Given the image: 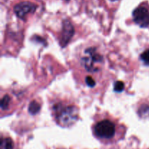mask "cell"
<instances>
[{"label":"cell","mask_w":149,"mask_h":149,"mask_svg":"<svg viewBox=\"0 0 149 149\" xmlns=\"http://www.w3.org/2000/svg\"><path fill=\"white\" fill-rule=\"evenodd\" d=\"M58 122L65 127L71 126L77 119V110L73 106L58 107L55 109Z\"/></svg>","instance_id":"6da1fadb"},{"label":"cell","mask_w":149,"mask_h":149,"mask_svg":"<svg viewBox=\"0 0 149 149\" xmlns=\"http://www.w3.org/2000/svg\"><path fill=\"white\" fill-rule=\"evenodd\" d=\"M116 128L114 124L109 120L99 122L95 127V133L97 137L106 139H110L115 135Z\"/></svg>","instance_id":"7a4b0ae2"},{"label":"cell","mask_w":149,"mask_h":149,"mask_svg":"<svg viewBox=\"0 0 149 149\" xmlns=\"http://www.w3.org/2000/svg\"><path fill=\"white\" fill-rule=\"evenodd\" d=\"M133 20L136 24L142 28L149 26V12L146 7H138L132 13Z\"/></svg>","instance_id":"3957f363"},{"label":"cell","mask_w":149,"mask_h":149,"mask_svg":"<svg viewBox=\"0 0 149 149\" xmlns=\"http://www.w3.org/2000/svg\"><path fill=\"white\" fill-rule=\"evenodd\" d=\"M36 6L30 1H22L16 4L14 7V12L19 18H25L29 13H33L36 10Z\"/></svg>","instance_id":"277c9868"},{"label":"cell","mask_w":149,"mask_h":149,"mask_svg":"<svg viewBox=\"0 0 149 149\" xmlns=\"http://www.w3.org/2000/svg\"><path fill=\"white\" fill-rule=\"evenodd\" d=\"M74 33V29L71 23L68 20H65L63 23V30L61 33V45L62 47H65L70 39H71Z\"/></svg>","instance_id":"5b68a950"},{"label":"cell","mask_w":149,"mask_h":149,"mask_svg":"<svg viewBox=\"0 0 149 149\" xmlns=\"http://www.w3.org/2000/svg\"><path fill=\"white\" fill-rule=\"evenodd\" d=\"M86 53L88 54V57H86L87 58L84 61V65H85L86 68L88 69L89 71H90V69H93V63L100 61V55H97L94 51V49H93V48L87 49Z\"/></svg>","instance_id":"8992f818"},{"label":"cell","mask_w":149,"mask_h":149,"mask_svg":"<svg viewBox=\"0 0 149 149\" xmlns=\"http://www.w3.org/2000/svg\"><path fill=\"white\" fill-rule=\"evenodd\" d=\"M0 149H13L14 143L11 138H3L1 141Z\"/></svg>","instance_id":"52a82bcc"},{"label":"cell","mask_w":149,"mask_h":149,"mask_svg":"<svg viewBox=\"0 0 149 149\" xmlns=\"http://www.w3.org/2000/svg\"><path fill=\"white\" fill-rule=\"evenodd\" d=\"M40 105L39 103H38L36 101H32L31 103L29 104V111L30 112L31 114H36L40 110Z\"/></svg>","instance_id":"ba28073f"},{"label":"cell","mask_w":149,"mask_h":149,"mask_svg":"<svg viewBox=\"0 0 149 149\" xmlns=\"http://www.w3.org/2000/svg\"><path fill=\"white\" fill-rule=\"evenodd\" d=\"M124 88H125V84L122 81H118L114 83V87H113L114 91L117 92V93H120V92L123 91Z\"/></svg>","instance_id":"9c48e42d"},{"label":"cell","mask_w":149,"mask_h":149,"mask_svg":"<svg viewBox=\"0 0 149 149\" xmlns=\"http://www.w3.org/2000/svg\"><path fill=\"white\" fill-rule=\"evenodd\" d=\"M10 98L8 95L4 96V97L1 99V108L2 110L7 109L9 103H10Z\"/></svg>","instance_id":"30bf717a"},{"label":"cell","mask_w":149,"mask_h":149,"mask_svg":"<svg viewBox=\"0 0 149 149\" xmlns=\"http://www.w3.org/2000/svg\"><path fill=\"white\" fill-rule=\"evenodd\" d=\"M141 60L147 65H149V49H147L141 54Z\"/></svg>","instance_id":"8fae6325"},{"label":"cell","mask_w":149,"mask_h":149,"mask_svg":"<svg viewBox=\"0 0 149 149\" xmlns=\"http://www.w3.org/2000/svg\"><path fill=\"white\" fill-rule=\"evenodd\" d=\"M85 81H86V83H87V85L90 86V87H94L95 85V80L93 79L91 77H86Z\"/></svg>","instance_id":"7c38bea8"}]
</instances>
